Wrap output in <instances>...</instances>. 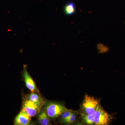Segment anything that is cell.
Returning <instances> with one entry per match:
<instances>
[{
	"label": "cell",
	"mask_w": 125,
	"mask_h": 125,
	"mask_svg": "<svg viewBox=\"0 0 125 125\" xmlns=\"http://www.w3.org/2000/svg\"><path fill=\"white\" fill-rule=\"evenodd\" d=\"M64 106L59 103L50 102L45 107L46 112L49 117L56 118L67 110Z\"/></svg>",
	"instance_id": "obj_1"
},
{
	"label": "cell",
	"mask_w": 125,
	"mask_h": 125,
	"mask_svg": "<svg viewBox=\"0 0 125 125\" xmlns=\"http://www.w3.org/2000/svg\"><path fill=\"white\" fill-rule=\"evenodd\" d=\"M73 112V111L72 110L68 109L62 113V114L61 115V118L62 121V122L69 118Z\"/></svg>",
	"instance_id": "obj_12"
},
{
	"label": "cell",
	"mask_w": 125,
	"mask_h": 125,
	"mask_svg": "<svg viewBox=\"0 0 125 125\" xmlns=\"http://www.w3.org/2000/svg\"><path fill=\"white\" fill-rule=\"evenodd\" d=\"M31 117L23 109L16 117L14 125H27L30 123Z\"/></svg>",
	"instance_id": "obj_5"
},
{
	"label": "cell",
	"mask_w": 125,
	"mask_h": 125,
	"mask_svg": "<svg viewBox=\"0 0 125 125\" xmlns=\"http://www.w3.org/2000/svg\"><path fill=\"white\" fill-rule=\"evenodd\" d=\"M39 94L37 92H32V93L29 95L28 99L32 102H33L40 108L44 104L45 102L43 99L41 97Z\"/></svg>",
	"instance_id": "obj_7"
},
{
	"label": "cell",
	"mask_w": 125,
	"mask_h": 125,
	"mask_svg": "<svg viewBox=\"0 0 125 125\" xmlns=\"http://www.w3.org/2000/svg\"><path fill=\"white\" fill-rule=\"evenodd\" d=\"M23 77L25 85L27 88L32 92H37L39 94V91L36 87L33 79L30 75L29 74L26 69L25 68L23 70Z\"/></svg>",
	"instance_id": "obj_6"
},
{
	"label": "cell",
	"mask_w": 125,
	"mask_h": 125,
	"mask_svg": "<svg viewBox=\"0 0 125 125\" xmlns=\"http://www.w3.org/2000/svg\"><path fill=\"white\" fill-rule=\"evenodd\" d=\"M94 124L96 125H109L112 116L105 111L99 104L94 114Z\"/></svg>",
	"instance_id": "obj_3"
},
{
	"label": "cell",
	"mask_w": 125,
	"mask_h": 125,
	"mask_svg": "<svg viewBox=\"0 0 125 125\" xmlns=\"http://www.w3.org/2000/svg\"><path fill=\"white\" fill-rule=\"evenodd\" d=\"M40 107L28 99L23 102L22 109L31 117L35 116L40 112Z\"/></svg>",
	"instance_id": "obj_4"
},
{
	"label": "cell",
	"mask_w": 125,
	"mask_h": 125,
	"mask_svg": "<svg viewBox=\"0 0 125 125\" xmlns=\"http://www.w3.org/2000/svg\"><path fill=\"white\" fill-rule=\"evenodd\" d=\"M64 11L66 15H72L76 12L75 5L73 2H67L64 6Z\"/></svg>",
	"instance_id": "obj_8"
},
{
	"label": "cell",
	"mask_w": 125,
	"mask_h": 125,
	"mask_svg": "<svg viewBox=\"0 0 125 125\" xmlns=\"http://www.w3.org/2000/svg\"><path fill=\"white\" fill-rule=\"evenodd\" d=\"M49 118L46 112L42 111L38 115L39 121L42 125H51Z\"/></svg>",
	"instance_id": "obj_9"
},
{
	"label": "cell",
	"mask_w": 125,
	"mask_h": 125,
	"mask_svg": "<svg viewBox=\"0 0 125 125\" xmlns=\"http://www.w3.org/2000/svg\"><path fill=\"white\" fill-rule=\"evenodd\" d=\"M83 121L86 124L92 125L94 124V116L93 115H88L85 113L81 114Z\"/></svg>",
	"instance_id": "obj_10"
},
{
	"label": "cell",
	"mask_w": 125,
	"mask_h": 125,
	"mask_svg": "<svg viewBox=\"0 0 125 125\" xmlns=\"http://www.w3.org/2000/svg\"><path fill=\"white\" fill-rule=\"evenodd\" d=\"M99 105L98 101L94 97L85 95L82 104V108L83 111V113L94 115Z\"/></svg>",
	"instance_id": "obj_2"
},
{
	"label": "cell",
	"mask_w": 125,
	"mask_h": 125,
	"mask_svg": "<svg viewBox=\"0 0 125 125\" xmlns=\"http://www.w3.org/2000/svg\"><path fill=\"white\" fill-rule=\"evenodd\" d=\"M77 113V112L75 111L73 112L69 117L65 120L64 121L62 122L68 124L73 123L76 120Z\"/></svg>",
	"instance_id": "obj_11"
}]
</instances>
